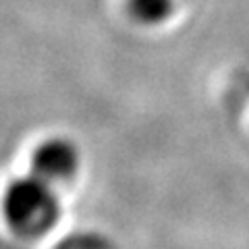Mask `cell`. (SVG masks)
Listing matches in <instances>:
<instances>
[{"label":"cell","mask_w":249,"mask_h":249,"mask_svg":"<svg viewBox=\"0 0 249 249\" xmlns=\"http://www.w3.org/2000/svg\"><path fill=\"white\" fill-rule=\"evenodd\" d=\"M6 224L21 237H42L58 222L60 204L54 185L34 173L11 181L2 196Z\"/></svg>","instance_id":"obj_1"},{"label":"cell","mask_w":249,"mask_h":249,"mask_svg":"<svg viewBox=\"0 0 249 249\" xmlns=\"http://www.w3.org/2000/svg\"><path fill=\"white\" fill-rule=\"evenodd\" d=\"M56 249H116L106 237L98 232H77L67 237Z\"/></svg>","instance_id":"obj_4"},{"label":"cell","mask_w":249,"mask_h":249,"mask_svg":"<svg viewBox=\"0 0 249 249\" xmlns=\"http://www.w3.org/2000/svg\"><path fill=\"white\" fill-rule=\"evenodd\" d=\"M127 9L142 25H158L173 15L175 0H127Z\"/></svg>","instance_id":"obj_3"},{"label":"cell","mask_w":249,"mask_h":249,"mask_svg":"<svg viewBox=\"0 0 249 249\" xmlns=\"http://www.w3.org/2000/svg\"><path fill=\"white\" fill-rule=\"evenodd\" d=\"M79 168V150L67 137H50L36 147L31 173L50 185L67 183Z\"/></svg>","instance_id":"obj_2"}]
</instances>
